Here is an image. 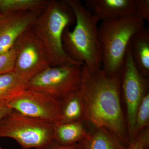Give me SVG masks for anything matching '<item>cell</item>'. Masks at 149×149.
<instances>
[{"label": "cell", "instance_id": "603a6c76", "mask_svg": "<svg viewBox=\"0 0 149 149\" xmlns=\"http://www.w3.org/2000/svg\"><path fill=\"white\" fill-rule=\"evenodd\" d=\"M12 110L7 104H0V120L8 114Z\"/></svg>", "mask_w": 149, "mask_h": 149}, {"label": "cell", "instance_id": "7a4b0ae2", "mask_svg": "<svg viewBox=\"0 0 149 149\" xmlns=\"http://www.w3.org/2000/svg\"><path fill=\"white\" fill-rule=\"evenodd\" d=\"M76 18L72 31L67 27L62 36L63 49L74 61L85 65L92 72L102 69V54L98 34V20L79 0H65Z\"/></svg>", "mask_w": 149, "mask_h": 149}, {"label": "cell", "instance_id": "8992f818", "mask_svg": "<svg viewBox=\"0 0 149 149\" xmlns=\"http://www.w3.org/2000/svg\"><path fill=\"white\" fill-rule=\"evenodd\" d=\"M82 66L74 64L50 66L28 81V89L61 100L68 93L80 89Z\"/></svg>", "mask_w": 149, "mask_h": 149}, {"label": "cell", "instance_id": "d4e9b609", "mask_svg": "<svg viewBox=\"0 0 149 149\" xmlns=\"http://www.w3.org/2000/svg\"><path fill=\"white\" fill-rule=\"evenodd\" d=\"M1 16H2V15H0V17H1Z\"/></svg>", "mask_w": 149, "mask_h": 149}, {"label": "cell", "instance_id": "ac0fdd59", "mask_svg": "<svg viewBox=\"0 0 149 149\" xmlns=\"http://www.w3.org/2000/svg\"><path fill=\"white\" fill-rule=\"evenodd\" d=\"M149 124V93L148 92L143 98L136 113L132 140L140 131L148 128Z\"/></svg>", "mask_w": 149, "mask_h": 149}, {"label": "cell", "instance_id": "9c48e42d", "mask_svg": "<svg viewBox=\"0 0 149 149\" xmlns=\"http://www.w3.org/2000/svg\"><path fill=\"white\" fill-rule=\"evenodd\" d=\"M19 113L54 123H61L60 101L40 92L27 89L8 104Z\"/></svg>", "mask_w": 149, "mask_h": 149}, {"label": "cell", "instance_id": "4fadbf2b", "mask_svg": "<svg viewBox=\"0 0 149 149\" xmlns=\"http://www.w3.org/2000/svg\"><path fill=\"white\" fill-rule=\"evenodd\" d=\"M84 120L54 124V141L64 146H72L87 138L89 132Z\"/></svg>", "mask_w": 149, "mask_h": 149}, {"label": "cell", "instance_id": "5bb4252c", "mask_svg": "<svg viewBox=\"0 0 149 149\" xmlns=\"http://www.w3.org/2000/svg\"><path fill=\"white\" fill-rule=\"evenodd\" d=\"M131 54L139 72L144 77L149 74V30L145 28L134 35L130 42Z\"/></svg>", "mask_w": 149, "mask_h": 149}, {"label": "cell", "instance_id": "8fae6325", "mask_svg": "<svg viewBox=\"0 0 149 149\" xmlns=\"http://www.w3.org/2000/svg\"><path fill=\"white\" fill-rule=\"evenodd\" d=\"M85 6L98 21L136 13L133 0H87Z\"/></svg>", "mask_w": 149, "mask_h": 149}, {"label": "cell", "instance_id": "d6986e66", "mask_svg": "<svg viewBox=\"0 0 149 149\" xmlns=\"http://www.w3.org/2000/svg\"><path fill=\"white\" fill-rule=\"evenodd\" d=\"M17 49L13 46L7 52L0 54V75L14 71Z\"/></svg>", "mask_w": 149, "mask_h": 149}, {"label": "cell", "instance_id": "2e32d148", "mask_svg": "<svg viewBox=\"0 0 149 149\" xmlns=\"http://www.w3.org/2000/svg\"><path fill=\"white\" fill-rule=\"evenodd\" d=\"M28 88V81L14 71L0 75V104H8Z\"/></svg>", "mask_w": 149, "mask_h": 149}, {"label": "cell", "instance_id": "7c38bea8", "mask_svg": "<svg viewBox=\"0 0 149 149\" xmlns=\"http://www.w3.org/2000/svg\"><path fill=\"white\" fill-rule=\"evenodd\" d=\"M86 139L77 143L79 149H127V146L108 129L94 128Z\"/></svg>", "mask_w": 149, "mask_h": 149}, {"label": "cell", "instance_id": "ffe728a7", "mask_svg": "<svg viewBox=\"0 0 149 149\" xmlns=\"http://www.w3.org/2000/svg\"><path fill=\"white\" fill-rule=\"evenodd\" d=\"M149 146V128L141 130L130 141L127 149H148Z\"/></svg>", "mask_w": 149, "mask_h": 149}, {"label": "cell", "instance_id": "7402d4cb", "mask_svg": "<svg viewBox=\"0 0 149 149\" xmlns=\"http://www.w3.org/2000/svg\"><path fill=\"white\" fill-rule=\"evenodd\" d=\"M79 149L77 144L72 146H64L60 145L55 141H52L49 144L40 149Z\"/></svg>", "mask_w": 149, "mask_h": 149}, {"label": "cell", "instance_id": "3957f363", "mask_svg": "<svg viewBox=\"0 0 149 149\" xmlns=\"http://www.w3.org/2000/svg\"><path fill=\"white\" fill-rule=\"evenodd\" d=\"M75 21L74 11L65 0H49L46 8L34 22L32 27L44 46L51 66L83 65L69 57L63 46L65 29Z\"/></svg>", "mask_w": 149, "mask_h": 149}, {"label": "cell", "instance_id": "30bf717a", "mask_svg": "<svg viewBox=\"0 0 149 149\" xmlns=\"http://www.w3.org/2000/svg\"><path fill=\"white\" fill-rule=\"evenodd\" d=\"M40 13L22 11L0 17V54L14 46L19 37L32 27Z\"/></svg>", "mask_w": 149, "mask_h": 149}, {"label": "cell", "instance_id": "e0dca14e", "mask_svg": "<svg viewBox=\"0 0 149 149\" xmlns=\"http://www.w3.org/2000/svg\"><path fill=\"white\" fill-rule=\"evenodd\" d=\"M49 1L47 0H0V15L22 11L42 13Z\"/></svg>", "mask_w": 149, "mask_h": 149}, {"label": "cell", "instance_id": "ba28073f", "mask_svg": "<svg viewBox=\"0 0 149 149\" xmlns=\"http://www.w3.org/2000/svg\"><path fill=\"white\" fill-rule=\"evenodd\" d=\"M17 55L14 72L25 80L51 66L45 50L32 26L19 37L15 44Z\"/></svg>", "mask_w": 149, "mask_h": 149}, {"label": "cell", "instance_id": "5b68a950", "mask_svg": "<svg viewBox=\"0 0 149 149\" xmlns=\"http://www.w3.org/2000/svg\"><path fill=\"white\" fill-rule=\"evenodd\" d=\"M54 124L13 110L0 120V138L14 139L23 149H40L54 141Z\"/></svg>", "mask_w": 149, "mask_h": 149}, {"label": "cell", "instance_id": "9a60e30c", "mask_svg": "<svg viewBox=\"0 0 149 149\" xmlns=\"http://www.w3.org/2000/svg\"><path fill=\"white\" fill-rule=\"evenodd\" d=\"M60 102L62 116L61 123L84 120L85 108L80 89L68 93Z\"/></svg>", "mask_w": 149, "mask_h": 149}, {"label": "cell", "instance_id": "cb8c5ba5", "mask_svg": "<svg viewBox=\"0 0 149 149\" xmlns=\"http://www.w3.org/2000/svg\"><path fill=\"white\" fill-rule=\"evenodd\" d=\"M0 149H3L1 148V146H0Z\"/></svg>", "mask_w": 149, "mask_h": 149}, {"label": "cell", "instance_id": "44dd1931", "mask_svg": "<svg viewBox=\"0 0 149 149\" xmlns=\"http://www.w3.org/2000/svg\"><path fill=\"white\" fill-rule=\"evenodd\" d=\"M136 13L144 21H149V0H133Z\"/></svg>", "mask_w": 149, "mask_h": 149}, {"label": "cell", "instance_id": "6da1fadb", "mask_svg": "<svg viewBox=\"0 0 149 149\" xmlns=\"http://www.w3.org/2000/svg\"><path fill=\"white\" fill-rule=\"evenodd\" d=\"M80 89L85 122L94 128H106L128 146L130 141L120 102V73L109 77L102 69L92 72L83 64Z\"/></svg>", "mask_w": 149, "mask_h": 149}, {"label": "cell", "instance_id": "277c9868", "mask_svg": "<svg viewBox=\"0 0 149 149\" xmlns=\"http://www.w3.org/2000/svg\"><path fill=\"white\" fill-rule=\"evenodd\" d=\"M137 14L102 21L98 28L102 69L109 77L120 73L131 38L145 28Z\"/></svg>", "mask_w": 149, "mask_h": 149}, {"label": "cell", "instance_id": "52a82bcc", "mask_svg": "<svg viewBox=\"0 0 149 149\" xmlns=\"http://www.w3.org/2000/svg\"><path fill=\"white\" fill-rule=\"evenodd\" d=\"M120 92L126 104V126L130 143L132 140L136 113L143 98L148 91V77L139 72L131 54L130 44L120 72Z\"/></svg>", "mask_w": 149, "mask_h": 149}]
</instances>
